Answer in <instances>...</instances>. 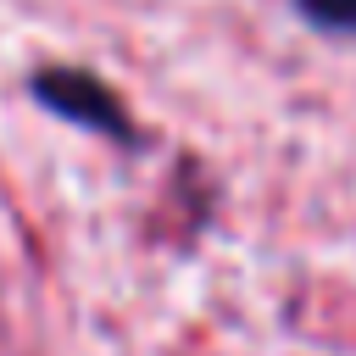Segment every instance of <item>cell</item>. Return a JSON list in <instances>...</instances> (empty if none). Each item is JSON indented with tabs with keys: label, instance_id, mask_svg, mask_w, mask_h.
I'll list each match as a JSON object with an SVG mask.
<instances>
[{
	"label": "cell",
	"instance_id": "6da1fadb",
	"mask_svg": "<svg viewBox=\"0 0 356 356\" xmlns=\"http://www.w3.org/2000/svg\"><path fill=\"white\" fill-rule=\"evenodd\" d=\"M33 95H39L56 117H67V122H78V128H89V134H106V139H117V145H134V122H128L122 100H117L100 78L72 72V67H50V72L33 78Z\"/></svg>",
	"mask_w": 356,
	"mask_h": 356
},
{
	"label": "cell",
	"instance_id": "7a4b0ae2",
	"mask_svg": "<svg viewBox=\"0 0 356 356\" xmlns=\"http://www.w3.org/2000/svg\"><path fill=\"white\" fill-rule=\"evenodd\" d=\"M300 11H306L317 28H334V33H356V0H300Z\"/></svg>",
	"mask_w": 356,
	"mask_h": 356
}]
</instances>
